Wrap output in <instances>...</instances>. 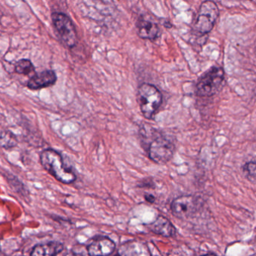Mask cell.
I'll list each match as a JSON object with an SVG mask.
<instances>
[{"label": "cell", "instance_id": "8fae6325", "mask_svg": "<svg viewBox=\"0 0 256 256\" xmlns=\"http://www.w3.org/2000/svg\"><path fill=\"white\" fill-rule=\"evenodd\" d=\"M150 231L163 237H172L175 234V228L169 220L163 216H159L154 222L148 226Z\"/></svg>", "mask_w": 256, "mask_h": 256}, {"label": "cell", "instance_id": "7a4b0ae2", "mask_svg": "<svg viewBox=\"0 0 256 256\" xmlns=\"http://www.w3.org/2000/svg\"><path fill=\"white\" fill-rule=\"evenodd\" d=\"M40 160L45 170L58 182L70 184L76 180L75 172L66 165L63 156L57 150L45 149L41 154Z\"/></svg>", "mask_w": 256, "mask_h": 256}, {"label": "cell", "instance_id": "ac0fdd59", "mask_svg": "<svg viewBox=\"0 0 256 256\" xmlns=\"http://www.w3.org/2000/svg\"><path fill=\"white\" fill-rule=\"evenodd\" d=\"M216 256L213 255V254H208V255H206V256Z\"/></svg>", "mask_w": 256, "mask_h": 256}, {"label": "cell", "instance_id": "277c9868", "mask_svg": "<svg viewBox=\"0 0 256 256\" xmlns=\"http://www.w3.org/2000/svg\"><path fill=\"white\" fill-rule=\"evenodd\" d=\"M224 80L225 72L222 68H210L198 80L195 86V94L200 98L211 97L220 91Z\"/></svg>", "mask_w": 256, "mask_h": 256}, {"label": "cell", "instance_id": "6da1fadb", "mask_svg": "<svg viewBox=\"0 0 256 256\" xmlns=\"http://www.w3.org/2000/svg\"><path fill=\"white\" fill-rule=\"evenodd\" d=\"M150 135L141 132L143 147L147 150L149 158L157 164H165L171 160L175 152L172 141L156 130L152 128Z\"/></svg>", "mask_w": 256, "mask_h": 256}, {"label": "cell", "instance_id": "2e32d148", "mask_svg": "<svg viewBox=\"0 0 256 256\" xmlns=\"http://www.w3.org/2000/svg\"><path fill=\"white\" fill-rule=\"evenodd\" d=\"M145 200L149 202L153 203L155 202V197L153 195L148 194V195L145 196Z\"/></svg>", "mask_w": 256, "mask_h": 256}, {"label": "cell", "instance_id": "ba28073f", "mask_svg": "<svg viewBox=\"0 0 256 256\" xmlns=\"http://www.w3.org/2000/svg\"><path fill=\"white\" fill-rule=\"evenodd\" d=\"M115 248V244L109 238L99 237L88 245L87 252L90 256H109Z\"/></svg>", "mask_w": 256, "mask_h": 256}, {"label": "cell", "instance_id": "5b68a950", "mask_svg": "<svg viewBox=\"0 0 256 256\" xmlns=\"http://www.w3.org/2000/svg\"><path fill=\"white\" fill-rule=\"evenodd\" d=\"M219 16L217 4L211 0H206L200 6L195 30L201 34H207L212 31Z\"/></svg>", "mask_w": 256, "mask_h": 256}, {"label": "cell", "instance_id": "e0dca14e", "mask_svg": "<svg viewBox=\"0 0 256 256\" xmlns=\"http://www.w3.org/2000/svg\"><path fill=\"white\" fill-rule=\"evenodd\" d=\"M64 256H84L83 254H79V252H74V251H70L67 252Z\"/></svg>", "mask_w": 256, "mask_h": 256}, {"label": "cell", "instance_id": "5bb4252c", "mask_svg": "<svg viewBox=\"0 0 256 256\" xmlns=\"http://www.w3.org/2000/svg\"><path fill=\"white\" fill-rule=\"evenodd\" d=\"M15 70L19 74L29 75L35 72V67L29 60H21L15 64Z\"/></svg>", "mask_w": 256, "mask_h": 256}, {"label": "cell", "instance_id": "9a60e30c", "mask_svg": "<svg viewBox=\"0 0 256 256\" xmlns=\"http://www.w3.org/2000/svg\"><path fill=\"white\" fill-rule=\"evenodd\" d=\"M243 172L246 179L249 182H255V162L254 161L246 162L243 166Z\"/></svg>", "mask_w": 256, "mask_h": 256}, {"label": "cell", "instance_id": "3957f363", "mask_svg": "<svg viewBox=\"0 0 256 256\" xmlns=\"http://www.w3.org/2000/svg\"><path fill=\"white\" fill-rule=\"evenodd\" d=\"M138 100L144 118L151 120L162 104V94L155 86L143 84L138 90Z\"/></svg>", "mask_w": 256, "mask_h": 256}, {"label": "cell", "instance_id": "30bf717a", "mask_svg": "<svg viewBox=\"0 0 256 256\" xmlns=\"http://www.w3.org/2000/svg\"><path fill=\"white\" fill-rule=\"evenodd\" d=\"M138 34L142 39L154 40L160 36V28L156 22L144 18H140L136 24Z\"/></svg>", "mask_w": 256, "mask_h": 256}, {"label": "cell", "instance_id": "9c48e42d", "mask_svg": "<svg viewBox=\"0 0 256 256\" xmlns=\"http://www.w3.org/2000/svg\"><path fill=\"white\" fill-rule=\"evenodd\" d=\"M57 75L54 70H44L33 75L27 82V87L32 90L47 88L54 86L57 82Z\"/></svg>", "mask_w": 256, "mask_h": 256}, {"label": "cell", "instance_id": "52a82bcc", "mask_svg": "<svg viewBox=\"0 0 256 256\" xmlns=\"http://www.w3.org/2000/svg\"><path fill=\"white\" fill-rule=\"evenodd\" d=\"M200 207L199 200L195 196L177 197L171 204V210L176 218L186 219L193 216Z\"/></svg>", "mask_w": 256, "mask_h": 256}, {"label": "cell", "instance_id": "8992f818", "mask_svg": "<svg viewBox=\"0 0 256 256\" xmlns=\"http://www.w3.org/2000/svg\"><path fill=\"white\" fill-rule=\"evenodd\" d=\"M53 22L62 43L69 48H73L78 42L76 30L72 20L63 13L52 14Z\"/></svg>", "mask_w": 256, "mask_h": 256}, {"label": "cell", "instance_id": "7c38bea8", "mask_svg": "<svg viewBox=\"0 0 256 256\" xmlns=\"http://www.w3.org/2000/svg\"><path fill=\"white\" fill-rule=\"evenodd\" d=\"M63 250V244L60 242H48L38 244L32 250L30 256H57Z\"/></svg>", "mask_w": 256, "mask_h": 256}, {"label": "cell", "instance_id": "4fadbf2b", "mask_svg": "<svg viewBox=\"0 0 256 256\" xmlns=\"http://www.w3.org/2000/svg\"><path fill=\"white\" fill-rule=\"evenodd\" d=\"M18 144L16 136L9 130H5L0 132V146L4 148L9 149L15 147Z\"/></svg>", "mask_w": 256, "mask_h": 256}]
</instances>
